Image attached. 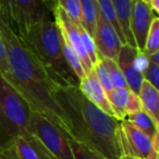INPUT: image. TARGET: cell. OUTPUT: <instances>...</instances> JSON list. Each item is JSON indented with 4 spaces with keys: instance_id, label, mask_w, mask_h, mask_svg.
<instances>
[{
    "instance_id": "52a82bcc",
    "label": "cell",
    "mask_w": 159,
    "mask_h": 159,
    "mask_svg": "<svg viewBox=\"0 0 159 159\" xmlns=\"http://www.w3.org/2000/svg\"><path fill=\"white\" fill-rule=\"evenodd\" d=\"M120 143L123 155L141 159H158L159 152L152 148V139L126 120L120 123Z\"/></svg>"
},
{
    "instance_id": "484cf974",
    "label": "cell",
    "mask_w": 159,
    "mask_h": 159,
    "mask_svg": "<svg viewBox=\"0 0 159 159\" xmlns=\"http://www.w3.org/2000/svg\"><path fill=\"white\" fill-rule=\"evenodd\" d=\"M69 143H70L74 159H104L97 152L89 149L82 143L74 141L73 139H69Z\"/></svg>"
},
{
    "instance_id": "ffe728a7",
    "label": "cell",
    "mask_w": 159,
    "mask_h": 159,
    "mask_svg": "<svg viewBox=\"0 0 159 159\" xmlns=\"http://www.w3.org/2000/svg\"><path fill=\"white\" fill-rule=\"evenodd\" d=\"M96 3H97L99 16L102 20L106 21V22L110 23V24L115 27L118 35H119L120 39H121V42L123 43V44H125V40H124L123 34H122L121 29H120V26H119V23H118L117 16H116V12H115V8H113L111 0H96Z\"/></svg>"
},
{
    "instance_id": "6da1fadb",
    "label": "cell",
    "mask_w": 159,
    "mask_h": 159,
    "mask_svg": "<svg viewBox=\"0 0 159 159\" xmlns=\"http://www.w3.org/2000/svg\"><path fill=\"white\" fill-rule=\"evenodd\" d=\"M53 97L59 106L69 139L82 143L104 159L122 156L120 123L91 102L79 87H55Z\"/></svg>"
},
{
    "instance_id": "7a4b0ae2",
    "label": "cell",
    "mask_w": 159,
    "mask_h": 159,
    "mask_svg": "<svg viewBox=\"0 0 159 159\" xmlns=\"http://www.w3.org/2000/svg\"><path fill=\"white\" fill-rule=\"evenodd\" d=\"M0 35L7 50L9 69L7 79L35 112L46 118L66 135L63 116L53 97V91L57 86L50 81L46 71L31 50L1 16Z\"/></svg>"
},
{
    "instance_id": "3957f363",
    "label": "cell",
    "mask_w": 159,
    "mask_h": 159,
    "mask_svg": "<svg viewBox=\"0 0 159 159\" xmlns=\"http://www.w3.org/2000/svg\"><path fill=\"white\" fill-rule=\"evenodd\" d=\"M19 37L42 64L56 86L79 87L80 80L63 57L59 30L53 19L34 25Z\"/></svg>"
},
{
    "instance_id": "e0dca14e",
    "label": "cell",
    "mask_w": 159,
    "mask_h": 159,
    "mask_svg": "<svg viewBox=\"0 0 159 159\" xmlns=\"http://www.w3.org/2000/svg\"><path fill=\"white\" fill-rule=\"evenodd\" d=\"M59 38H60V45H61L62 53H63V57H64V59H66V63H68L69 66L73 70V72L75 73L77 79L81 81V80L86 75L85 74L84 68H83V66H82V62L80 60L77 53L75 52V50L72 48V46L69 44V42L66 39V37L62 35V33L60 31H59Z\"/></svg>"
},
{
    "instance_id": "e575fe53",
    "label": "cell",
    "mask_w": 159,
    "mask_h": 159,
    "mask_svg": "<svg viewBox=\"0 0 159 159\" xmlns=\"http://www.w3.org/2000/svg\"><path fill=\"white\" fill-rule=\"evenodd\" d=\"M143 1H145V2H147V3H149V0H143Z\"/></svg>"
},
{
    "instance_id": "4316f807",
    "label": "cell",
    "mask_w": 159,
    "mask_h": 159,
    "mask_svg": "<svg viewBox=\"0 0 159 159\" xmlns=\"http://www.w3.org/2000/svg\"><path fill=\"white\" fill-rule=\"evenodd\" d=\"M143 79L144 81L148 82L149 84H152V86H155L156 89H158L159 86V64L154 63V62H149L147 69L145 70V72L143 73Z\"/></svg>"
},
{
    "instance_id": "d4e9b609",
    "label": "cell",
    "mask_w": 159,
    "mask_h": 159,
    "mask_svg": "<svg viewBox=\"0 0 159 159\" xmlns=\"http://www.w3.org/2000/svg\"><path fill=\"white\" fill-rule=\"evenodd\" d=\"M93 71L95 72L98 81H99L102 89H105L106 94L109 93V92H111L113 89H115V87H113V84H112V81H111L110 74H109L108 70H107V68L105 66V64L102 63V61L100 59H98V61L94 64Z\"/></svg>"
},
{
    "instance_id": "1f68e13d",
    "label": "cell",
    "mask_w": 159,
    "mask_h": 159,
    "mask_svg": "<svg viewBox=\"0 0 159 159\" xmlns=\"http://www.w3.org/2000/svg\"><path fill=\"white\" fill-rule=\"evenodd\" d=\"M44 1L46 2V5L48 6V8L52 11V13H53V10L58 7V0H44Z\"/></svg>"
},
{
    "instance_id": "ba28073f",
    "label": "cell",
    "mask_w": 159,
    "mask_h": 159,
    "mask_svg": "<svg viewBox=\"0 0 159 159\" xmlns=\"http://www.w3.org/2000/svg\"><path fill=\"white\" fill-rule=\"evenodd\" d=\"M92 36L95 43L98 58H108L116 61L123 43L121 42L115 27L98 16Z\"/></svg>"
},
{
    "instance_id": "8992f818",
    "label": "cell",
    "mask_w": 159,
    "mask_h": 159,
    "mask_svg": "<svg viewBox=\"0 0 159 159\" xmlns=\"http://www.w3.org/2000/svg\"><path fill=\"white\" fill-rule=\"evenodd\" d=\"M29 133L39 142L48 159H74L69 137L35 111L32 113Z\"/></svg>"
},
{
    "instance_id": "7c38bea8",
    "label": "cell",
    "mask_w": 159,
    "mask_h": 159,
    "mask_svg": "<svg viewBox=\"0 0 159 159\" xmlns=\"http://www.w3.org/2000/svg\"><path fill=\"white\" fill-rule=\"evenodd\" d=\"M79 89L89 102H93L95 106H97L99 109H102L107 115L115 118L113 111L108 102V98H107L106 92H105V89L100 85L99 81H98L97 76H96L95 72L93 70L89 71L80 81Z\"/></svg>"
},
{
    "instance_id": "836d02e7",
    "label": "cell",
    "mask_w": 159,
    "mask_h": 159,
    "mask_svg": "<svg viewBox=\"0 0 159 159\" xmlns=\"http://www.w3.org/2000/svg\"><path fill=\"white\" fill-rule=\"evenodd\" d=\"M119 159H141V158H137V157H134V156H130V155H122Z\"/></svg>"
},
{
    "instance_id": "603a6c76",
    "label": "cell",
    "mask_w": 159,
    "mask_h": 159,
    "mask_svg": "<svg viewBox=\"0 0 159 159\" xmlns=\"http://www.w3.org/2000/svg\"><path fill=\"white\" fill-rule=\"evenodd\" d=\"M58 7H60L69 19L76 25H82L81 9L79 0H58Z\"/></svg>"
},
{
    "instance_id": "44dd1931",
    "label": "cell",
    "mask_w": 159,
    "mask_h": 159,
    "mask_svg": "<svg viewBox=\"0 0 159 159\" xmlns=\"http://www.w3.org/2000/svg\"><path fill=\"white\" fill-rule=\"evenodd\" d=\"M98 59L102 60V63L105 64V66L108 70L115 89H129L125 77H124L123 73L120 70L119 66L115 60L108 59V58H98Z\"/></svg>"
},
{
    "instance_id": "ac0fdd59",
    "label": "cell",
    "mask_w": 159,
    "mask_h": 159,
    "mask_svg": "<svg viewBox=\"0 0 159 159\" xmlns=\"http://www.w3.org/2000/svg\"><path fill=\"white\" fill-rule=\"evenodd\" d=\"M79 3L81 9L82 26L91 35H93L96 21L99 16L96 0H79Z\"/></svg>"
},
{
    "instance_id": "5bb4252c",
    "label": "cell",
    "mask_w": 159,
    "mask_h": 159,
    "mask_svg": "<svg viewBox=\"0 0 159 159\" xmlns=\"http://www.w3.org/2000/svg\"><path fill=\"white\" fill-rule=\"evenodd\" d=\"M142 109L159 125V92L146 81H143L139 92Z\"/></svg>"
},
{
    "instance_id": "cb8c5ba5",
    "label": "cell",
    "mask_w": 159,
    "mask_h": 159,
    "mask_svg": "<svg viewBox=\"0 0 159 159\" xmlns=\"http://www.w3.org/2000/svg\"><path fill=\"white\" fill-rule=\"evenodd\" d=\"M79 26V32H80V36H81V39H82L83 46L85 48L87 56H89V60H91L92 64L96 63L98 61V55L97 51H96V47H95V43H94L93 36L82 26V25H77Z\"/></svg>"
},
{
    "instance_id": "4fadbf2b",
    "label": "cell",
    "mask_w": 159,
    "mask_h": 159,
    "mask_svg": "<svg viewBox=\"0 0 159 159\" xmlns=\"http://www.w3.org/2000/svg\"><path fill=\"white\" fill-rule=\"evenodd\" d=\"M1 159H42L39 152L27 137L16 136L0 146Z\"/></svg>"
},
{
    "instance_id": "5b68a950",
    "label": "cell",
    "mask_w": 159,
    "mask_h": 159,
    "mask_svg": "<svg viewBox=\"0 0 159 159\" xmlns=\"http://www.w3.org/2000/svg\"><path fill=\"white\" fill-rule=\"evenodd\" d=\"M0 16L18 36L32 26L53 19L44 0H0Z\"/></svg>"
},
{
    "instance_id": "277c9868",
    "label": "cell",
    "mask_w": 159,
    "mask_h": 159,
    "mask_svg": "<svg viewBox=\"0 0 159 159\" xmlns=\"http://www.w3.org/2000/svg\"><path fill=\"white\" fill-rule=\"evenodd\" d=\"M33 111L20 92L0 72V146L16 136H29Z\"/></svg>"
},
{
    "instance_id": "f1b7e54d",
    "label": "cell",
    "mask_w": 159,
    "mask_h": 159,
    "mask_svg": "<svg viewBox=\"0 0 159 159\" xmlns=\"http://www.w3.org/2000/svg\"><path fill=\"white\" fill-rule=\"evenodd\" d=\"M149 62V57H148V55L145 51L137 50L136 55L134 57V68L137 72L143 74L146 69H147Z\"/></svg>"
},
{
    "instance_id": "f546056e",
    "label": "cell",
    "mask_w": 159,
    "mask_h": 159,
    "mask_svg": "<svg viewBox=\"0 0 159 159\" xmlns=\"http://www.w3.org/2000/svg\"><path fill=\"white\" fill-rule=\"evenodd\" d=\"M0 72L2 73L6 77L9 75V69H8V57L6 46L3 44V40L0 35Z\"/></svg>"
},
{
    "instance_id": "9c48e42d",
    "label": "cell",
    "mask_w": 159,
    "mask_h": 159,
    "mask_svg": "<svg viewBox=\"0 0 159 159\" xmlns=\"http://www.w3.org/2000/svg\"><path fill=\"white\" fill-rule=\"evenodd\" d=\"M156 16L149 3L143 0H133L130 16V31L137 50H144L150 24Z\"/></svg>"
},
{
    "instance_id": "83f0119b",
    "label": "cell",
    "mask_w": 159,
    "mask_h": 159,
    "mask_svg": "<svg viewBox=\"0 0 159 159\" xmlns=\"http://www.w3.org/2000/svg\"><path fill=\"white\" fill-rule=\"evenodd\" d=\"M141 110H143V109H142V102L139 97V94L129 91L128 99H126L125 104V115H132V113L139 112Z\"/></svg>"
},
{
    "instance_id": "7402d4cb",
    "label": "cell",
    "mask_w": 159,
    "mask_h": 159,
    "mask_svg": "<svg viewBox=\"0 0 159 159\" xmlns=\"http://www.w3.org/2000/svg\"><path fill=\"white\" fill-rule=\"evenodd\" d=\"M156 50H159V18L157 16L150 24L143 51H145L147 55H150Z\"/></svg>"
},
{
    "instance_id": "d590c367",
    "label": "cell",
    "mask_w": 159,
    "mask_h": 159,
    "mask_svg": "<svg viewBox=\"0 0 159 159\" xmlns=\"http://www.w3.org/2000/svg\"><path fill=\"white\" fill-rule=\"evenodd\" d=\"M0 159H1V158H0Z\"/></svg>"
},
{
    "instance_id": "8fae6325",
    "label": "cell",
    "mask_w": 159,
    "mask_h": 159,
    "mask_svg": "<svg viewBox=\"0 0 159 159\" xmlns=\"http://www.w3.org/2000/svg\"><path fill=\"white\" fill-rule=\"evenodd\" d=\"M136 52L137 49L135 47L131 46L129 44H123L121 46V49H120L116 62H117L120 70L122 71L124 77H125L129 89L139 94L144 79L143 74L137 72L134 68V57Z\"/></svg>"
},
{
    "instance_id": "2e32d148",
    "label": "cell",
    "mask_w": 159,
    "mask_h": 159,
    "mask_svg": "<svg viewBox=\"0 0 159 159\" xmlns=\"http://www.w3.org/2000/svg\"><path fill=\"white\" fill-rule=\"evenodd\" d=\"M124 120L130 122L132 125H134L136 129L145 133L147 136L152 139L155 134L158 133L159 125L152 119L150 116H148L144 110H141L139 112L132 113V115L126 116Z\"/></svg>"
},
{
    "instance_id": "4dcf8cb0",
    "label": "cell",
    "mask_w": 159,
    "mask_h": 159,
    "mask_svg": "<svg viewBox=\"0 0 159 159\" xmlns=\"http://www.w3.org/2000/svg\"><path fill=\"white\" fill-rule=\"evenodd\" d=\"M148 57H149L150 62L159 64V50H156V51H154V52H152L150 55H148Z\"/></svg>"
},
{
    "instance_id": "9a60e30c",
    "label": "cell",
    "mask_w": 159,
    "mask_h": 159,
    "mask_svg": "<svg viewBox=\"0 0 159 159\" xmlns=\"http://www.w3.org/2000/svg\"><path fill=\"white\" fill-rule=\"evenodd\" d=\"M111 2L115 8L118 23H119V26L123 34L125 44L135 47L134 39H133V36L130 31V16L133 0H111Z\"/></svg>"
},
{
    "instance_id": "30bf717a",
    "label": "cell",
    "mask_w": 159,
    "mask_h": 159,
    "mask_svg": "<svg viewBox=\"0 0 159 159\" xmlns=\"http://www.w3.org/2000/svg\"><path fill=\"white\" fill-rule=\"evenodd\" d=\"M53 20H55L59 31L61 32L62 35L66 37L69 44L77 53L80 60L82 62L83 68H84L85 74H87L89 71L93 70V64H92L91 60L85 51L84 46H83L82 39L80 36L79 26L66 16V14L60 7H57L53 10Z\"/></svg>"
},
{
    "instance_id": "d6986e66",
    "label": "cell",
    "mask_w": 159,
    "mask_h": 159,
    "mask_svg": "<svg viewBox=\"0 0 159 159\" xmlns=\"http://www.w3.org/2000/svg\"><path fill=\"white\" fill-rule=\"evenodd\" d=\"M129 91V89H113L111 92L107 93V98L113 111V116L119 121H122L126 118L125 104Z\"/></svg>"
},
{
    "instance_id": "d6a6232c",
    "label": "cell",
    "mask_w": 159,
    "mask_h": 159,
    "mask_svg": "<svg viewBox=\"0 0 159 159\" xmlns=\"http://www.w3.org/2000/svg\"><path fill=\"white\" fill-rule=\"evenodd\" d=\"M149 6L155 13L159 12V0H149Z\"/></svg>"
}]
</instances>
